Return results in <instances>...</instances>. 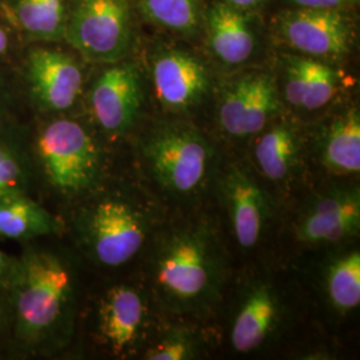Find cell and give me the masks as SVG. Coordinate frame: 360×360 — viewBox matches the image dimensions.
<instances>
[{"label": "cell", "mask_w": 360, "mask_h": 360, "mask_svg": "<svg viewBox=\"0 0 360 360\" xmlns=\"http://www.w3.org/2000/svg\"><path fill=\"white\" fill-rule=\"evenodd\" d=\"M19 104L13 68L11 65L0 63V123L16 115L15 110Z\"/></svg>", "instance_id": "26"}, {"label": "cell", "mask_w": 360, "mask_h": 360, "mask_svg": "<svg viewBox=\"0 0 360 360\" xmlns=\"http://www.w3.org/2000/svg\"><path fill=\"white\" fill-rule=\"evenodd\" d=\"M34 119L32 158L46 181L63 195L95 187L102 175V153L89 124L72 114Z\"/></svg>", "instance_id": "2"}, {"label": "cell", "mask_w": 360, "mask_h": 360, "mask_svg": "<svg viewBox=\"0 0 360 360\" xmlns=\"http://www.w3.org/2000/svg\"><path fill=\"white\" fill-rule=\"evenodd\" d=\"M323 163L336 174H358L360 169V115L349 108L335 116L323 141Z\"/></svg>", "instance_id": "21"}, {"label": "cell", "mask_w": 360, "mask_h": 360, "mask_svg": "<svg viewBox=\"0 0 360 360\" xmlns=\"http://www.w3.org/2000/svg\"><path fill=\"white\" fill-rule=\"evenodd\" d=\"M297 136L288 124H278L263 134L255 144V159L260 171L271 180L290 176L297 159Z\"/></svg>", "instance_id": "22"}, {"label": "cell", "mask_w": 360, "mask_h": 360, "mask_svg": "<svg viewBox=\"0 0 360 360\" xmlns=\"http://www.w3.org/2000/svg\"><path fill=\"white\" fill-rule=\"evenodd\" d=\"M207 44L220 63L240 65L257 47V37L248 11L226 1L212 3L206 15Z\"/></svg>", "instance_id": "13"}, {"label": "cell", "mask_w": 360, "mask_h": 360, "mask_svg": "<svg viewBox=\"0 0 360 360\" xmlns=\"http://www.w3.org/2000/svg\"><path fill=\"white\" fill-rule=\"evenodd\" d=\"M224 193L236 240L245 248H252L262 236L267 217L264 193L240 167H232L227 174Z\"/></svg>", "instance_id": "17"}, {"label": "cell", "mask_w": 360, "mask_h": 360, "mask_svg": "<svg viewBox=\"0 0 360 360\" xmlns=\"http://www.w3.org/2000/svg\"><path fill=\"white\" fill-rule=\"evenodd\" d=\"M328 295L335 307L347 312L360 303V254L354 251L330 267L327 276Z\"/></svg>", "instance_id": "24"}, {"label": "cell", "mask_w": 360, "mask_h": 360, "mask_svg": "<svg viewBox=\"0 0 360 360\" xmlns=\"http://www.w3.org/2000/svg\"><path fill=\"white\" fill-rule=\"evenodd\" d=\"M79 232L92 257L105 267H119L138 254L146 240L142 214L119 198H104L79 218Z\"/></svg>", "instance_id": "8"}, {"label": "cell", "mask_w": 360, "mask_h": 360, "mask_svg": "<svg viewBox=\"0 0 360 360\" xmlns=\"http://www.w3.org/2000/svg\"><path fill=\"white\" fill-rule=\"evenodd\" d=\"M25 41L0 13V63L13 67Z\"/></svg>", "instance_id": "27"}, {"label": "cell", "mask_w": 360, "mask_h": 360, "mask_svg": "<svg viewBox=\"0 0 360 360\" xmlns=\"http://www.w3.org/2000/svg\"><path fill=\"white\" fill-rule=\"evenodd\" d=\"M62 230L59 220L28 193L0 196V238L27 242Z\"/></svg>", "instance_id": "19"}, {"label": "cell", "mask_w": 360, "mask_h": 360, "mask_svg": "<svg viewBox=\"0 0 360 360\" xmlns=\"http://www.w3.org/2000/svg\"><path fill=\"white\" fill-rule=\"evenodd\" d=\"M223 1L231 4V6L236 7V8L250 11V10H254V8L263 6L267 0H223Z\"/></svg>", "instance_id": "30"}, {"label": "cell", "mask_w": 360, "mask_h": 360, "mask_svg": "<svg viewBox=\"0 0 360 360\" xmlns=\"http://www.w3.org/2000/svg\"><path fill=\"white\" fill-rule=\"evenodd\" d=\"M143 156L154 179L168 193L188 196L198 193L210 174L212 148L191 126L169 124L143 144Z\"/></svg>", "instance_id": "6"}, {"label": "cell", "mask_w": 360, "mask_h": 360, "mask_svg": "<svg viewBox=\"0 0 360 360\" xmlns=\"http://www.w3.org/2000/svg\"><path fill=\"white\" fill-rule=\"evenodd\" d=\"M283 65L284 99L292 107L315 111L334 99L340 77L333 67L303 55H287Z\"/></svg>", "instance_id": "14"}, {"label": "cell", "mask_w": 360, "mask_h": 360, "mask_svg": "<svg viewBox=\"0 0 360 360\" xmlns=\"http://www.w3.org/2000/svg\"><path fill=\"white\" fill-rule=\"evenodd\" d=\"M144 319L142 296L129 285H115L101 300L99 331L104 343L115 355L132 347Z\"/></svg>", "instance_id": "15"}, {"label": "cell", "mask_w": 360, "mask_h": 360, "mask_svg": "<svg viewBox=\"0 0 360 360\" xmlns=\"http://www.w3.org/2000/svg\"><path fill=\"white\" fill-rule=\"evenodd\" d=\"M71 0H0V13L25 43L63 41Z\"/></svg>", "instance_id": "16"}, {"label": "cell", "mask_w": 360, "mask_h": 360, "mask_svg": "<svg viewBox=\"0 0 360 360\" xmlns=\"http://www.w3.org/2000/svg\"><path fill=\"white\" fill-rule=\"evenodd\" d=\"M63 41L90 65L126 59L134 41L131 0H71Z\"/></svg>", "instance_id": "5"}, {"label": "cell", "mask_w": 360, "mask_h": 360, "mask_svg": "<svg viewBox=\"0 0 360 360\" xmlns=\"http://www.w3.org/2000/svg\"><path fill=\"white\" fill-rule=\"evenodd\" d=\"M32 166L31 126L11 116L0 123V196L28 193Z\"/></svg>", "instance_id": "18"}, {"label": "cell", "mask_w": 360, "mask_h": 360, "mask_svg": "<svg viewBox=\"0 0 360 360\" xmlns=\"http://www.w3.org/2000/svg\"><path fill=\"white\" fill-rule=\"evenodd\" d=\"M135 4L148 22L181 35L193 34L202 22L200 0H136Z\"/></svg>", "instance_id": "23"}, {"label": "cell", "mask_w": 360, "mask_h": 360, "mask_svg": "<svg viewBox=\"0 0 360 360\" xmlns=\"http://www.w3.org/2000/svg\"><path fill=\"white\" fill-rule=\"evenodd\" d=\"M281 110L275 77L269 72H250L231 83L219 103L220 127L243 138L260 132Z\"/></svg>", "instance_id": "10"}, {"label": "cell", "mask_w": 360, "mask_h": 360, "mask_svg": "<svg viewBox=\"0 0 360 360\" xmlns=\"http://www.w3.org/2000/svg\"><path fill=\"white\" fill-rule=\"evenodd\" d=\"M8 292V322L22 347H51L67 326L72 302V275L65 262L44 250H27L16 259Z\"/></svg>", "instance_id": "1"}, {"label": "cell", "mask_w": 360, "mask_h": 360, "mask_svg": "<svg viewBox=\"0 0 360 360\" xmlns=\"http://www.w3.org/2000/svg\"><path fill=\"white\" fill-rule=\"evenodd\" d=\"M272 28L287 47L319 60L343 58L354 39L351 20L338 10H284L274 18Z\"/></svg>", "instance_id": "9"}, {"label": "cell", "mask_w": 360, "mask_h": 360, "mask_svg": "<svg viewBox=\"0 0 360 360\" xmlns=\"http://www.w3.org/2000/svg\"><path fill=\"white\" fill-rule=\"evenodd\" d=\"M101 68L86 86L83 102L90 122L108 138H119L134 127L143 101L138 65L126 59L98 65Z\"/></svg>", "instance_id": "7"}, {"label": "cell", "mask_w": 360, "mask_h": 360, "mask_svg": "<svg viewBox=\"0 0 360 360\" xmlns=\"http://www.w3.org/2000/svg\"><path fill=\"white\" fill-rule=\"evenodd\" d=\"M16 259L8 257L6 252L0 250V288H6L8 283L11 274H13V267H15Z\"/></svg>", "instance_id": "29"}, {"label": "cell", "mask_w": 360, "mask_h": 360, "mask_svg": "<svg viewBox=\"0 0 360 360\" xmlns=\"http://www.w3.org/2000/svg\"><path fill=\"white\" fill-rule=\"evenodd\" d=\"M84 65L65 41L25 43L13 67L19 102L34 117L72 114L86 92Z\"/></svg>", "instance_id": "3"}, {"label": "cell", "mask_w": 360, "mask_h": 360, "mask_svg": "<svg viewBox=\"0 0 360 360\" xmlns=\"http://www.w3.org/2000/svg\"><path fill=\"white\" fill-rule=\"evenodd\" d=\"M193 358V342L184 335L174 334L167 336L151 348L146 359L180 360Z\"/></svg>", "instance_id": "25"}, {"label": "cell", "mask_w": 360, "mask_h": 360, "mask_svg": "<svg viewBox=\"0 0 360 360\" xmlns=\"http://www.w3.org/2000/svg\"><path fill=\"white\" fill-rule=\"evenodd\" d=\"M8 323V314H7V309L0 303V334L3 333L4 327Z\"/></svg>", "instance_id": "31"}, {"label": "cell", "mask_w": 360, "mask_h": 360, "mask_svg": "<svg viewBox=\"0 0 360 360\" xmlns=\"http://www.w3.org/2000/svg\"><path fill=\"white\" fill-rule=\"evenodd\" d=\"M278 318L276 299L269 287L260 285L247 296L232 327V346L250 352L263 345Z\"/></svg>", "instance_id": "20"}, {"label": "cell", "mask_w": 360, "mask_h": 360, "mask_svg": "<svg viewBox=\"0 0 360 360\" xmlns=\"http://www.w3.org/2000/svg\"><path fill=\"white\" fill-rule=\"evenodd\" d=\"M158 101L171 111H187L200 103L210 89L205 65L193 53L181 50L159 52L153 65Z\"/></svg>", "instance_id": "11"}, {"label": "cell", "mask_w": 360, "mask_h": 360, "mask_svg": "<svg viewBox=\"0 0 360 360\" xmlns=\"http://www.w3.org/2000/svg\"><path fill=\"white\" fill-rule=\"evenodd\" d=\"M360 227L358 190L330 193L319 199L300 220L296 236L309 245L336 243L354 236Z\"/></svg>", "instance_id": "12"}, {"label": "cell", "mask_w": 360, "mask_h": 360, "mask_svg": "<svg viewBox=\"0 0 360 360\" xmlns=\"http://www.w3.org/2000/svg\"><path fill=\"white\" fill-rule=\"evenodd\" d=\"M220 276V257L206 229L186 227L171 232L155 254V285L174 306L190 309L214 294Z\"/></svg>", "instance_id": "4"}, {"label": "cell", "mask_w": 360, "mask_h": 360, "mask_svg": "<svg viewBox=\"0 0 360 360\" xmlns=\"http://www.w3.org/2000/svg\"><path fill=\"white\" fill-rule=\"evenodd\" d=\"M285 1L302 8L338 10V11H345L359 3V0H285Z\"/></svg>", "instance_id": "28"}]
</instances>
